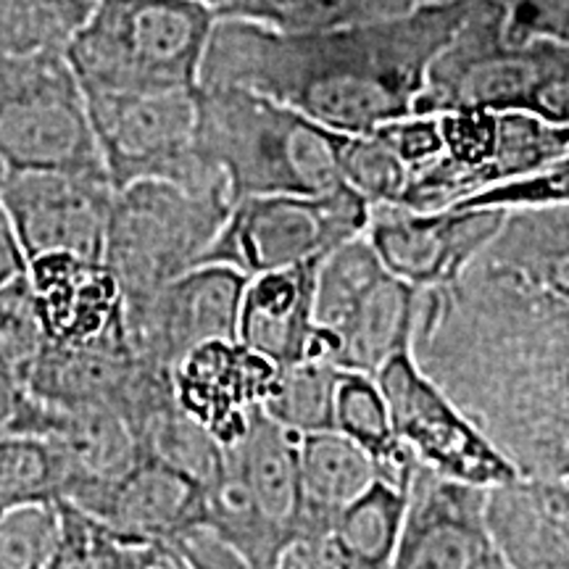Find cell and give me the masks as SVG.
<instances>
[{"label":"cell","mask_w":569,"mask_h":569,"mask_svg":"<svg viewBox=\"0 0 569 569\" xmlns=\"http://www.w3.org/2000/svg\"><path fill=\"white\" fill-rule=\"evenodd\" d=\"M82 90L113 190L146 180L230 190L224 172L198 151V90Z\"/></svg>","instance_id":"9c48e42d"},{"label":"cell","mask_w":569,"mask_h":569,"mask_svg":"<svg viewBox=\"0 0 569 569\" xmlns=\"http://www.w3.org/2000/svg\"><path fill=\"white\" fill-rule=\"evenodd\" d=\"M507 209L415 211L407 206H372L367 238L390 274L417 290L459 280L501 232Z\"/></svg>","instance_id":"4fadbf2b"},{"label":"cell","mask_w":569,"mask_h":569,"mask_svg":"<svg viewBox=\"0 0 569 569\" xmlns=\"http://www.w3.org/2000/svg\"><path fill=\"white\" fill-rule=\"evenodd\" d=\"M375 380L388 401L398 440L419 465L448 480L486 490L519 480L517 469L482 436L480 427L419 369L415 353L393 356Z\"/></svg>","instance_id":"8fae6325"},{"label":"cell","mask_w":569,"mask_h":569,"mask_svg":"<svg viewBox=\"0 0 569 569\" xmlns=\"http://www.w3.org/2000/svg\"><path fill=\"white\" fill-rule=\"evenodd\" d=\"M46 343L32 288L27 277H21L19 282L0 290V361L27 380Z\"/></svg>","instance_id":"d6a6232c"},{"label":"cell","mask_w":569,"mask_h":569,"mask_svg":"<svg viewBox=\"0 0 569 569\" xmlns=\"http://www.w3.org/2000/svg\"><path fill=\"white\" fill-rule=\"evenodd\" d=\"M567 493H569V490H567Z\"/></svg>","instance_id":"bcb514c9"},{"label":"cell","mask_w":569,"mask_h":569,"mask_svg":"<svg viewBox=\"0 0 569 569\" xmlns=\"http://www.w3.org/2000/svg\"><path fill=\"white\" fill-rule=\"evenodd\" d=\"M272 569H338L327 551L325 538L298 536L280 551Z\"/></svg>","instance_id":"f35d334b"},{"label":"cell","mask_w":569,"mask_h":569,"mask_svg":"<svg viewBox=\"0 0 569 569\" xmlns=\"http://www.w3.org/2000/svg\"><path fill=\"white\" fill-rule=\"evenodd\" d=\"M565 488H567V490H569V480H567V482H565Z\"/></svg>","instance_id":"f6af8a7d"},{"label":"cell","mask_w":569,"mask_h":569,"mask_svg":"<svg viewBox=\"0 0 569 569\" xmlns=\"http://www.w3.org/2000/svg\"><path fill=\"white\" fill-rule=\"evenodd\" d=\"M140 446L146 457H156L182 469L203 488L213 486L224 469V446L193 417L184 415L180 403H174L146 427Z\"/></svg>","instance_id":"83f0119b"},{"label":"cell","mask_w":569,"mask_h":569,"mask_svg":"<svg viewBox=\"0 0 569 569\" xmlns=\"http://www.w3.org/2000/svg\"><path fill=\"white\" fill-rule=\"evenodd\" d=\"M6 177H9V169H6V163H3V159H0V188H3Z\"/></svg>","instance_id":"ee69618b"},{"label":"cell","mask_w":569,"mask_h":569,"mask_svg":"<svg viewBox=\"0 0 569 569\" xmlns=\"http://www.w3.org/2000/svg\"><path fill=\"white\" fill-rule=\"evenodd\" d=\"M496 3H503L507 9H515V6H525V3H536V0H496Z\"/></svg>","instance_id":"7bdbcfd3"},{"label":"cell","mask_w":569,"mask_h":569,"mask_svg":"<svg viewBox=\"0 0 569 569\" xmlns=\"http://www.w3.org/2000/svg\"><path fill=\"white\" fill-rule=\"evenodd\" d=\"M30 3H34L40 11H46L48 17L59 21L63 30L74 38V32L84 24V19H88L92 9H96L98 0H30Z\"/></svg>","instance_id":"60d3db41"},{"label":"cell","mask_w":569,"mask_h":569,"mask_svg":"<svg viewBox=\"0 0 569 569\" xmlns=\"http://www.w3.org/2000/svg\"><path fill=\"white\" fill-rule=\"evenodd\" d=\"M0 159L9 172L109 177L67 51L0 56Z\"/></svg>","instance_id":"52a82bcc"},{"label":"cell","mask_w":569,"mask_h":569,"mask_svg":"<svg viewBox=\"0 0 569 569\" xmlns=\"http://www.w3.org/2000/svg\"><path fill=\"white\" fill-rule=\"evenodd\" d=\"M340 174L372 206L401 203L411 177L407 163L377 132L340 134Z\"/></svg>","instance_id":"4dcf8cb0"},{"label":"cell","mask_w":569,"mask_h":569,"mask_svg":"<svg viewBox=\"0 0 569 569\" xmlns=\"http://www.w3.org/2000/svg\"><path fill=\"white\" fill-rule=\"evenodd\" d=\"M38 501H61V467L46 436H0V515Z\"/></svg>","instance_id":"f1b7e54d"},{"label":"cell","mask_w":569,"mask_h":569,"mask_svg":"<svg viewBox=\"0 0 569 569\" xmlns=\"http://www.w3.org/2000/svg\"><path fill=\"white\" fill-rule=\"evenodd\" d=\"M340 436L351 438L375 459L380 480L396 488H409L419 461L401 443L390 422L386 396L372 375L340 372L336 393V425Z\"/></svg>","instance_id":"484cf974"},{"label":"cell","mask_w":569,"mask_h":569,"mask_svg":"<svg viewBox=\"0 0 569 569\" xmlns=\"http://www.w3.org/2000/svg\"><path fill=\"white\" fill-rule=\"evenodd\" d=\"M372 203L348 184L325 196H261L232 206L203 264L232 267L246 277L325 261L367 234Z\"/></svg>","instance_id":"30bf717a"},{"label":"cell","mask_w":569,"mask_h":569,"mask_svg":"<svg viewBox=\"0 0 569 569\" xmlns=\"http://www.w3.org/2000/svg\"><path fill=\"white\" fill-rule=\"evenodd\" d=\"M340 372L343 369L327 359H306L301 365L280 369L264 411L277 425L288 427L301 438L332 430Z\"/></svg>","instance_id":"4316f807"},{"label":"cell","mask_w":569,"mask_h":569,"mask_svg":"<svg viewBox=\"0 0 569 569\" xmlns=\"http://www.w3.org/2000/svg\"><path fill=\"white\" fill-rule=\"evenodd\" d=\"M248 277L232 267L203 264L127 309V336L153 365L174 369L211 340H238Z\"/></svg>","instance_id":"5bb4252c"},{"label":"cell","mask_w":569,"mask_h":569,"mask_svg":"<svg viewBox=\"0 0 569 569\" xmlns=\"http://www.w3.org/2000/svg\"><path fill=\"white\" fill-rule=\"evenodd\" d=\"M113 198L109 177L77 172H9L0 188L27 261L46 253L103 261Z\"/></svg>","instance_id":"7c38bea8"},{"label":"cell","mask_w":569,"mask_h":569,"mask_svg":"<svg viewBox=\"0 0 569 569\" xmlns=\"http://www.w3.org/2000/svg\"><path fill=\"white\" fill-rule=\"evenodd\" d=\"M569 153V124H553L525 111L498 113L493 184H503L549 167ZM490 184V188H493Z\"/></svg>","instance_id":"f546056e"},{"label":"cell","mask_w":569,"mask_h":569,"mask_svg":"<svg viewBox=\"0 0 569 569\" xmlns=\"http://www.w3.org/2000/svg\"><path fill=\"white\" fill-rule=\"evenodd\" d=\"M190 3L203 6V9H209L217 19H227L234 11V6L240 3V0H190Z\"/></svg>","instance_id":"b9f144b4"},{"label":"cell","mask_w":569,"mask_h":569,"mask_svg":"<svg viewBox=\"0 0 569 569\" xmlns=\"http://www.w3.org/2000/svg\"><path fill=\"white\" fill-rule=\"evenodd\" d=\"M232 206L230 190H188L161 180L117 190L103 264L117 277L127 309L201 267Z\"/></svg>","instance_id":"8992f818"},{"label":"cell","mask_w":569,"mask_h":569,"mask_svg":"<svg viewBox=\"0 0 569 569\" xmlns=\"http://www.w3.org/2000/svg\"><path fill=\"white\" fill-rule=\"evenodd\" d=\"M480 109L525 111L553 124H569V46L551 38L511 40L507 6L478 0L427 71L415 113L440 117Z\"/></svg>","instance_id":"277c9868"},{"label":"cell","mask_w":569,"mask_h":569,"mask_svg":"<svg viewBox=\"0 0 569 569\" xmlns=\"http://www.w3.org/2000/svg\"><path fill=\"white\" fill-rule=\"evenodd\" d=\"M419 290L390 274L367 234L340 246L319 264L315 319L325 356L338 369L377 375L411 351Z\"/></svg>","instance_id":"ba28073f"},{"label":"cell","mask_w":569,"mask_h":569,"mask_svg":"<svg viewBox=\"0 0 569 569\" xmlns=\"http://www.w3.org/2000/svg\"><path fill=\"white\" fill-rule=\"evenodd\" d=\"M488 522L509 569H569L565 482L517 480L490 488Z\"/></svg>","instance_id":"44dd1931"},{"label":"cell","mask_w":569,"mask_h":569,"mask_svg":"<svg viewBox=\"0 0 569 569\" xmlns=\"http://www.w3.org/2000/svg\"><path fill=\"white\" fill-rule=\"evenodd\" d=\"M448 3H457V0H346V27L407 19Z\"/></svg>","instance_id":"74e56055"},{"label":"cell","mask_w":569,"mask_h":569,"mask_svg":"<svg viewBox=\"0 0 569 569\" xmlns=\"http://www.w3.org/2000/svg\"><path fill=\"white\" fill-rule=\"evenodd\" d=\"M478 0H457L377 24L280 32L219 19L201 88H248L343 134L415 113L427 71L457 38Z\"/></svg>","instance_id":"7a4b0ae2"},{"label":"cell","mask_w":569,"mask_h":569,"mask_svg":"<svg viewBox=\"0 0 569 569\" xmlns=\"http://www.w3.org/2000/svg\"><path fill=\"white\" fill-rule=\"evenodd\" d=\"M21 277H27V256L21 251L9 211H6L3 201H0V290L19 282Z\"/></svg>","instance_id":"ab89813d"},{"label":"cell","mask_w":569,"mask_h":569,"mask_svg":"<svg viewBox=\"0 0 569 569\" xmlns=\"http://www.w3.org/2000/svg\"><path fill=\"white\" fill-rule=\"evenodd\" d=\"M61 538V501H38L0 515V569H48Z\"/></svg>","instance_id":"1f68e13d"},{"label":"cell","mask_w":569,"mask_h":569,"mask_svg":"<svg viewBox=\"0 0 569 569\" xmlns=\"http://www.w3.org/2000/svg\"><path fill=\"white\" fill-rule=\"evenodd\" d=\"M382 140L393 148L398 159L409 167V172L415 174L417 169L427 167L430 161H436L443 153V134H440V119L438 117H411L396 119L375 130Z\"/></svg>","instance_id":"d590c367"},{"label":"cell","mask_w":569,"mask_h":569,"mask_svg":"<svg viewBox=\"0 0 569 569\" xmlns=\"http://www.w3.org/2000/svg\"><path fill=\"white\" fill-rule=\"evenodd\" d=\"M340 134L248 88H198V151L224 172L232 201L338 190Z\"/></svg>","instance_id":"3957f363"},{"label":"cell","mask_w":569,"mask_h":569,"mask_svg":"<svg viewBox=\"0 0 569 569\" xmlns=\"http://www.w3.org/2000/svg\"><path fill=\"white\" fill-rule=\"evenodd\" d=\"M217 21L190 0H98L67 59L82 88L198 90Z\"/></svg>","instance_id":"5b68a950"},{"label":"cell","mask_w":569,"mask_h":569,"mask_svg":"<svg viewBox=\"0 0 569 569\" xmlns=\"http://www.w3.org/2000/svg\"><path fill=\"white\" fill-rule=\"evenodd\" d=\"M103 528L71 503L61 501V538L48 569H103Z\"/></svg>","instance_id":"e575fe53"},{"label":"cell","mask_w":569,"mask_h":569,"mask_svg":"<svg viewBox=\"0 0 569 569\" xmlns=\"http://www.w3.org/2000/svg\"><path fill=\"white\" fill-rule=\"evenodd\" d=\"M42 332L53 346H88L127 330V303L103 261L46 253L27 261Z\"/></svg>","instance_id":"e0dca14e"},{"label":"cell","mask_w":569,"mask_h":569,"mask_svg":"<svg viewBox=\"0 0 569 569\" xmlns=\"http://www.w3.org/2000/svg\"><path fill=\"white\" fill-rule=\"evenodd\" d=\"M411 353L519 480H569V303L486 256L419 290Z\"/></svg>","instance_id":"6da1fadb"},{"label":"cell","mask_w":569,"mask_h":569,"mask_svg":"<svg viewBox=\"0 0 569 569\" xmlns=\"http://www.w3.org/2000/svg\"><path fill=\"white\" fill-rule=\"evenodd\" d=\"M380 480L375 459L338 430L301 438V536L325 538L332 522Z\"/></svg>","instance_id":"603a6c76"},{"label":"cell","mask_w":569,"mask_h":569,"mask_svg":"<svg viewBox=\"0 0 569 569\" xmlns=\"http://www.w3.org/2000/svg\"><path fill=\"white\" fill-rule=\"evenodd\" d=\"M569 206V153L517 180L493 184L453 209H551Z\"/></svg>","instance_id":"836d02e7"},{"label":"cell","mask_w":569,"mask_h":569,"mask_svg":"<svg viewBox=\"0 0 569 569\" xmlns=\"http://www.w3.org/2000/svg\"><path fill=\"white\" fill-rule=\"evenodd\" d=\"M319 264L322 261L248 277L238 327L240 343L280 369L306 359H327L315 319Z\"/></svg>","instance_id":"d6986e66"},{"label":"cell","mask_w":569,"mask_h":569,"mask_svg":"<svg viewBox=\"0 0 569 569\" xmlns=\"http://www.w3.org/2000/svg\"><path fill=\"white\" fill-rule=\"evenodd\" d=\"M48 432L61 467V501L84 515L146 457L122 417L103 407L56 409Z\"/></svg>","instance_id":"ffe728a7"},{"label":"cell","mask_w":569,"mask_h":569,"mask_svg":"<svg viewBox=\"0 0 569 569\" xmlns=\"http://www.w3.org/2000/svg\"><path fill=\"white\" fill-rule=\"evenodd\" d=\"M88 517L124 543H174L206 528V488L167 461L142 457Z\"/></svg>","instance_id":"ac0fdd59"},{"label":"cell","mask_w":569,"mask_h":569,"mask_svg":"<svg viewBox=\"0 0 569 569\" xmlns=\"http://www.w3.org/2000/svg\"><path fill=\"white\" fill-rule=\"evenodd\" d=\"M393 569H509L488 522V490L419 465Z\"/></svg>","instance_id":"9a60e30c"},{"label":"cell","mask_w":569,"mask_h":569,"mask_svg":"<svg viewBox=\"0 0 569 569\" xmlns=\"http://www.w3.org/2000/svg\"><path fill=\"white\" fill-rule=\"evenodd\" d=\"M103 569H193L174 543H124L103 530Z\"/></svg>","instance_id":"8d00e7d4"},{"label":"cell","mask_w":569,"mask_h":569,"mask_svg":"<svg viewBox=\"0 0 569 569\" xmlns=\"http://www.w3.org/2000/svg\"><path fill=\"white\" fill-rule=\"evenodd\" d=\"M224 453L277 536L284 543L301 536V436L259 409L246 436Z\"/></svg>","instance_id":"7402d4cb"},{"label":"cell","mask_w":569,"mask_h":569,"mask_svg":"<svg viewBox=\"0 0 569 569\" xmlns=\"http://www.w3.org/2000/svg\"><path fill=\"white\" fill-rule=\"evenodd\" d=\"M409 488L377 480L327 530L325 546L338 569H393Z\"/></svg>","instance_id":"d4e9b609"},{"label":"cell","mask_w":569,"mask_h":569,"mask_svg":"<svg viewBox=\"0 0 569 569\" xmlns=\"http://www.w3.org/2000/svg\"><path fill=\"white\" fill-rule=\"evenodd\" d=\"M480 256L569 303V206L509 211Z\"/></svg>","instance_id":"cb8c5ba5"},{"label":"cell","mask_w":569,"mask_h":569,"mask_svg":"<svg viewBox=\"0 0 569 569\" xmlns=\"http://www.w3.org/2000/svg\"><path fill=\"white\" fill-rule=\"evenodd\" d=\"M172 377L184 415L230 448L246 436L256 411L272 398L280 367L240 340H211L184 356Z\"/></svg>","instance_id":"2e32d148"}]
</instances>
